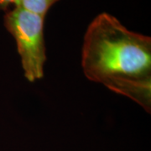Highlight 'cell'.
<instances>
[{"label":"cell","mask_w":151,"mask_h":151,"mask_svg":"<svg viewBox=\"0 0 151 151\" xmlns=\"http://www.w3.org/2000/svg\"><path fill=\"white\" fill-rule=\"evenodd\" d=\"M45 17L20 6L6 13L4 26L15 40L24 76L30 82L41 79L46 60L44 38Z\"/></svg>","instance_id":"7a4b0ae2"},{"label":"cell","mask_w":151,"mask_h":151,"mask_svg":"<svg viewBox=\"0 0 151 151\" xmlns=\"http://www.w3.org/2000/svg\"><path fill=\"white\" fill-rule=\"evenodd\" d=\"M22 0H14V6H19Z\"/></svg>","instance_id":"8992f818"},{"label":"cell","mask_w":151,"mask_h":151,"mask_svg":"<svg viewBox=\"0 0 151 151\" xmlns=\"http://www.w3.org/2000/svg\"><path fill=\"white\" fill-rule=\"evenodd\" d=\"M14 4V0H0V10H7Z\"/></svg>","instance_id":"5b68a950"},{"label":"cell","mask_w":151,"mask_h":151,"mask_svg":"<svg viewBox=\"0 0 151 151\" xmlns=\"http://www.w3.org/2000/svg\"><path fill=\"white\" fill-rule=\"evenodd\" d=\"M81 68L89 81L104 86L119 80L151 79V39L131 31L116 17L98 14L84 35Z\"/></svg>","instance_id":"6da1fadb"},{"label":"cell","mask_w":151,"mask_h":151,"mask_svg":"<svg viewBox=\"0 0 151 151\" xmlns=\"http://www.w3.org/2000/svg\"><path fill=\"white\" fill-rule=\"evenodd\" d=\"M105 86L116 93L129 97L150 113L151 79L119 80L110 82Z\"/></svg>","instance_id":"3957f363"},{"label":"cell","mask_w":151,"mask_h":151,"mask_svg":"<svg viewBox=\"0 0 151 151\" xmlns=\"http://www.w3.org/2000/svg\"><path fill=\"white\" fill-rule=\"evenodd\" d=\"M59 0H22L20 6L34 14L45 17L49 9Z\"/></svg>","instance_id":"277c9868"}]
</instances>
